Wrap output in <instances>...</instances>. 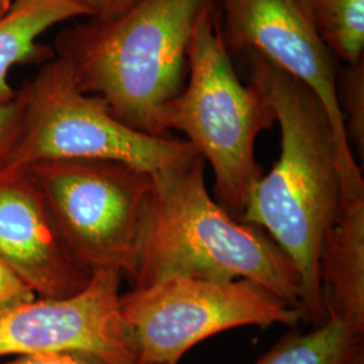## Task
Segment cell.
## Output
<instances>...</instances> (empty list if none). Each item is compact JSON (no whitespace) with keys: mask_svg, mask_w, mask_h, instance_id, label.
Wrapping results in <instances>:
<instances>
[{"mask_svg":"<svg viewBox=\"0 0 364 364\" xmlns=\"http://www.w3.org/2000/svg\"><path fill=\"white\" fill-rule=\"evenodd\" d=\"M250 85L273 108L281 154L248 197L240 220L258 225L285 251L299 275L302 318L328 320L318 267L326 235L341 208L338 146L320 100L299 80L247 53Z\"/></svg>","mask_w":364,"mask_h":364,"instance_id":"obj_1","label":"cell"},{"mask_svg":"<svg viewBox=\"0 0 364 364\" xmlns=\"http://www.w3.org/2000/svg\"><path fill=\"white\" fill-rule=\"evenodd\" d=\"M213 7L215 0H141L115 19L66 27L53 52L120 122L168 138L165 112L185 87L197 25Z\"/></svg>","mask_w":364,"mask_h":364,"instance_id":"obj_2","label":"cell"},{"mask_svg":"<svg viewBox=\"0 0 364 364\" xmlns=\"http://www.w3.org/2000/svg\"><path fill=\"white\" fill-rule=\"evenodd\" d=\"M196 156L151 174L153 193L132 289L173 277L212 282L250 279L299 308L296 266L258 225L232 219L205 186Z\"/></svg>","mask_w":364,"mask_h":364,"instance_id":"obj_3","label":"cell"},{"mask_svg":"<svg viewBox=\"0 0 364 364\" xmlns=\"http://www.w3.org/2000/svg\"><path fill=\"white\" fill-rule=\"evenodd\" d=\"M165 129L208 161L215 174V200L240 220L248 197L263 176L255 141L275 123L273 108L235 72L215 7L197 25L189 50L188 77L165 112Z\"/></svg>","mask_w":364,"mask_h":364,"instance_id":"obj_4","label":"cell"},{"mask_svg":"<svg viewBox=\"0 0 364 364\" xmlns=\"http://www.w3.org/2000/svg\"><path fill=\"white\" fill-rule=\"evenodd\" d=\"M18 92L23 105L21 131L0 169L43 159L93 158L153 174L198 156L188 141L153 136L120 122L102 97L78 88L69 65L55 55Z\"/></svg>","mask_w":364,"mask_h":364,"instance_id":"obj_5","label":"cell"},{"mask_svg":"<svg viewBox=\"0 0 364 364\" xmlns=\"http://www.w3.org/2000/svg\"><path fill=\"white\" fill-rule=\"evenodd\" d=\"M26 168L76 259L91 272L117 270L132 284L153 193L151 174L93 158L43 159Z\"/></svg>","mask_w":364,"mask_h":364,"instance_id":"obj_6","label":"cell"},{"mask_svg":"<svg viewBox=\"0 0 364 364\" xmlns=\"http://www.w3.org/2000/svg\"><path fill=\"white\" fill-rule=\"evenodd\" d=\"M136 364H178L196 344L237 326H296L302 313L250 279L173 277L120 294Z\"/></svg>","mask_w":364,"mask_h":364,"instance_id":"obj_7","label":"cell"},{"mask_svg":"<svg viewBox=\"0 0 364 364\" xmlns=\"http://www.w3.org/2000/svg\"><path fill=\"white\" fill-rule=\"evenodd\" d=\"M230 54L257 53L308 87L324 107L338 146L341 203L364 198V180L338 102L336 57L294 0H220Z\"/></svg>","mask_w":364,"mask_h":364,"instance_id":"obj_8","label":"cell"},{"mask_svg":"<svg viewBox=\"0 0 364 364\" xmlns=\"http://www.w3.org/2000/svg\"><path fill=\"white\" fill-rule=\"evenodd\" d=\"M122 279L117 270H95L75 296L36 299L0 312V358L70 353L105 364H136L120 312Z\"/></svg>","mask_w":364,"mask_h":364,"instance_id":"obj_9","label":"cell"},{"mask_svg":"<svg viewBox=\"0 0 364 364\" xmlns=\"http://www.w3.org/2000/svg\"><path fill=\"white\" fill-rule=\"evenodd\" d=\"M0 259L39 299L75 296L93 274L66 246L26 166L0 169Z\"/></svg>","mask_w":364,"mask_h":364,"instance_id":"obj_10","label":"cell"},{"mask_svg":"<svg viewBox=\"0 0 364 364\" xmlns=\"http://www.w3.org/2000/svg\"><path fill=\"white\" fill-rule=\"evenodd\" d=\"M318 277L328 317L364 333V198L341 203L321 250Z\"/></svg>","mask_w":364,"mask_h":364,"instance_id":"obj_11","label":"cell"},{"mask_svg":"<svg viewBox=\"0 0 364 364\" xmlns=\"http://www.w3.org/2000/svg\"><path fill=\"white\" fill-rule=\"evenodd\" d=\"M88 18L76 0H16L9 14L0 19V102L16 97L10 84L15 66L43 64L54 57L52 48L39 38L63 22Z\"/></svg>","mask_w":364,"mask_h":364,"instance_id":"obj_12","label":"cell"},{"mask_svg":"<svg viewBox=\"0 0 364 364\" xmlns=\"http://www.w3.org/2000/svg\"><path fill=\"white\" fill-rule=\"evenodd\" d=\"M254 364H364V333L331 316L311 332L287 333Z\"/></svg>","mask_w":364,"mask_h":364,"instance_id":"obj_13","label":"cell"},{"mask_svg":"<svg viewBox=\"0 0 364 364\" xmlns=\"http://www.w3.org/2000/svg\"><path fill=\"white\" fill-rule=\"evenodd\" d=\"M329 50L347 64L364 58V0H294Z\"/></svg>","mask_w":364,"mask_h":364,"instance_id":"obj_14","label":"cell"},{"mask_svg":"<svg viewBox=\"0 0 364 364\" xmlns=\"http://www.w3.org/2000/svg\"><path fill=\"white\" fill-rule=\"evenodd\" d=\"M338 102L348 144L364 156V58L347 64L338 73Z\"/></svg>","mask_w":364,"mask_h":364,"instance_id":"obj_15","label":"cell"},{"mask_svg":"<svg viewBox=\"0 0 364 364\" xmlns=\"http://www.w3.org/2000/svg\"><path fill=\"white\" fill-rule=\"evenodd\" d=\"M23 105L18 92L10 102H0V164L18 139L22 123Z\"/></svg>","mask_w":364,"mask_h":364,"instance_id":"obj_16","label":"cell"},{"mask_svg":"<svg viewBox=\"0 0 364 364\" xmlns=\"http://www.w3.org/2000/svg\"><path fill=\"white\" fill-rule=\"evenodd\" d=\"M36 299L34 291L0 259V312Z\"/></svg>","mask_w":364,"mask_h":364,"instance_id":"obj_17","label":"cell"},{"mask_svg":"<svg viewBox=\"0 0 364 364\" xmlns=\"http://www.w3.org/2000/svg\"><path fill=\"white\" fill-rule=\"evenodd\" d=\"M88 14V18L111 21L126 13L141 0H76Z\"/></svg>","mask_w":364,"mask_h":364,"instance_id":"obj_18","label":"cell"},{"mask_svg":"<svg viewBox=\"0 0 364 364\" xmlns=\"http://www.w3.org/2000/svg\"><path fill=\"white\" fill-rule=\"evenodd\" d=\"M6 364H105L87 358H81L70 353H37L18 356L13 362Z\"/></svg>","mask_w":364,"mask_h":364,"instance_id":"obj_19","label":"cell"},{"mask_svg":"<svg viewBox=\"0 0 364 364\" xmlns=\"http://www.w3.org/2000/svg\"><path fill=\"white\" fill-rule=\"evenodd\" d=\"M15 1L16 0H0V19H3L9 14Z\"/></svg>","mask_w":364,"mask_h":364,"instance_id":"obj_20","label":"cell"}]
</instances>
